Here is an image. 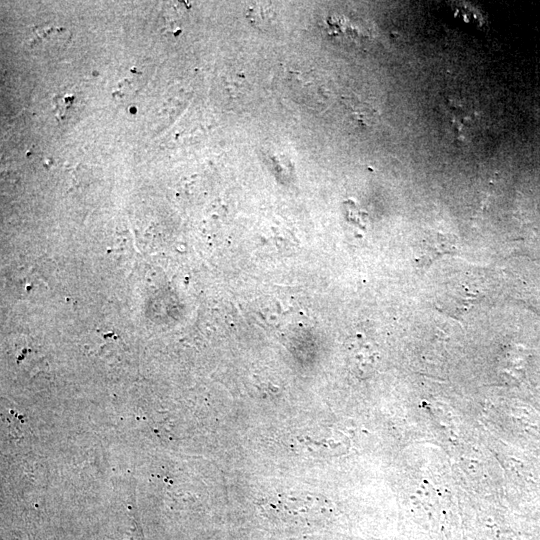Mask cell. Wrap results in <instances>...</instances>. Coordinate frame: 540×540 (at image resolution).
I'll return each instance as SVG.
<instances>
[{"mask_svg":"<svg viewBox=\"0 0 540 540\" xmlns=\"http://www.w3.org/2000/svg\"><path fill=\"white\" fill-rule=\"evenodd\" d=\"M71 37V32L65 27L37 25L30 28L24 43L34 55L53 56L67 47Z\"/></svg>","mask_w":540,"mask_h":540,"instance_id":"6da1fadb","label":"cell"},{"mask_svg":"<svg viewBox=\"0 0 540 540\" xmlns=\"http://www.w3.org/2000/svg\"><path fill=\"white\" fill-rule=\"evenodd\" d=\"M532 302V308H534L540 314V300L536 299Z\"/></svg>","mask_w":540,"mask_h":540,"instance_id":"7a4b0ae2","label":"cell"}]
</instances>
